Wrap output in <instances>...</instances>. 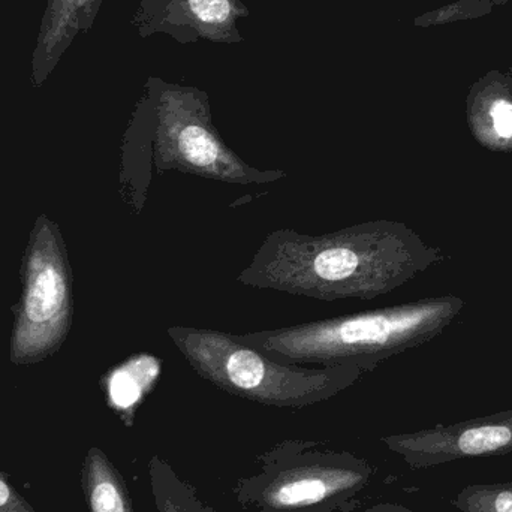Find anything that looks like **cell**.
<instances>
[{"mask_svg":"<svg viewBox=\"0 0 512 512\" xmlns=\"http://www.w3.org/2000/svg\"><path fill=\"white\" fill-rule=\"evenodd\" d=\"M406 258L402 236L387 222L318 236L283 228L265 237L237 282L322 301L369 300L396 285Z\"/></svg>","mask_w":512,"mask_h":512,"instance_id":"6da1fadb","label":"cell"},{"mask_svg":"<svg viewBox=\"0 0 512 512\" xmlns=\"http://www.w3.org/2000/svg\"><path fill=\"white\" fill-rule=\"evenodd\" d=\"M171 342L189 366L221 390L271 406H306L351 387L364 370L354 366L306 367L277 363L237 334L213 328L170 327Z\"/></svg>","mask_w":512,"mask_h":512,"instance_id":"7a4b0ae2","label":"cell"},{"mask_svg":"<svg viewBox=\"0 0 512 512\" xmlns=\"http://www.w3.org/2000/svg\"><path fill=\"white\" fill-rule=\"evenodd\" d=\"M435 313L432 306L396 307L237 337L277 363L301 367L354 366L367 372L400 346L408 345Z\"/></svg>","mask_w":512,"mask_h":512,"instance_id":"3957f363","label":"cell"},{"mask_svg":"<svg viewBox=\"0 0 512 512\" xmlns=\"http://www.w3.org/2000/svg\"><path fill=\"white\" fill-rule=\"evenodd\" d=\"M71 321V270L62 236L42 216L27 249L23 298L12 333V361L27 364L50 355L65 340Z\"/></svg>","mask_w":512,"mask_h":512,"instance_id":"277c9868","label":"cell"},{"mask_svg":"<svg viewBox=\"0 0 512 512\" xmlns=\"http://www.w3.org/2000/svg\"><path fill=\"white\" fill-rule=\"evenodd\" d=\"M153 162L159 173L177 171L227 185H271L288 177L285 171H262L243 161L200 117H167Z\"/></svg>","mask_w":512,"mask_h":512,"instance_id":"5b68a950","label":"cell"},{"mask_svg":"<svg viewBox=\"0 0 512 512\" xmlns=\"http://www.w3.org/2000/svg\"><path fill=\"white\" fill-rule=\"evenodd\" d=\"M387 444L415 469L474 457L507 456L512 454V414L414 435L393 436L387 439Z\"/></svg>","mask_w":512,"mask_h":512,"instance_id":"8992f818","label":"cell"},{"mask_svg":"<svg viewBox=\"0 0 512 512\" xmlns=\"http://www.w3.org/2000/svg\"><path fill=\"white\" fill-rule=\"evenodd\" d=\"M92 0H48L32 56V80L42 84L83 29Z\"/></svg>","mask_w":512,"mask_h":512,"instance_id":"52a82bcc","label":"cell"},{"mask_svg":"<svg viewBox=\"0 0 512 512\" xmlns=\"http://www.w3.org/2000/svg\"><path fill=\"white\" fill-rule=\"evenodd\" d=\"M363 481V475L342 469H306L285 475L267 492V504L274 508H298L318 504Z\"/></svg>","mask_w":512,"mask_h":512,"instance_id":"ba28073f","label":"cell"},{"mask_svg":"<svg viewBox=\"0 0 512 512\" xmlns=\"http://www.w3.org/2000/svg\"><path fill=\"white\" fill-rule=\"evenodd\" d=\"M83 483L90 511L132 512L122 478L98 448L87 454Z\"/></svg>","mask_w":512,"mask_h":512,"instance_id":"9c48e42d","label":"cell"},{"mask_svg":"<svg viewBox=\"0 0 512 512\" xmlns=\"http://www.w3.org/2000/svg\"><path fill=\"white\" fill-rule=\"evenodd\" d=\"M451 505L460 512H512V483L465 487Z\"/></svg>","mask_w":512,"mask_h":512,"instance_id":"30bf717a","label":"cell"},{"mask_svg":"<svg viewBox=\"0 0 512 512\" xmlns=\"http://www.w3.org/2000/svg\"><path fill=\"white\" fill-rule=\"evenodd\" d=\"M192 11L206 23H221L231 12L228 0H189Z\"/></svg>","mask_w":512,"mask_h":512,"instance_id":"8fae6325","label":"cell"},{"mask_svg":"<svg viewBox=\"0 0 512 512\" xmlns=\"http://www.w3.org/2000/svg\"><path fill=\"white\" fill-rule=\"evenodd\" d=\"M0 512H35L26 501L0 477Z\"/></svg>","mask_w":512,"mask_h":512,"instance_id":"7c38bea8","label":"cell"},{"mask_svg":"<svg viewBox=\"0 0 512 512\" xmlns=\"http://www.w3.org/2000/svg\"><path fill=\"white\" fill-rule=\"evenodd\" d=\"M493 125L501 137H512V105L507 101L495 102L492 107Z\"/></svg>","mask_w":512,"mask_h":512,"instance_id":"4fadbf2b","label":"cell"},{"mask_svg":"<svg viewBox=\"0 0 512 512\" xmlns=\"http://www.w3.org/2000/svg\"><path fill=\"white\" fill-rule=\"evenodd\" d=\"M381 512H406V511H403V510H385V511H381Z\"/></svg>","mask_w":512,"mask_h":512,"instance_id":"5bb4252c","label":"cell"}]
</instances>
